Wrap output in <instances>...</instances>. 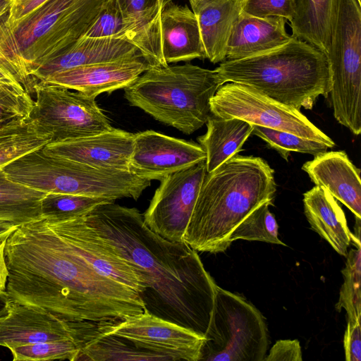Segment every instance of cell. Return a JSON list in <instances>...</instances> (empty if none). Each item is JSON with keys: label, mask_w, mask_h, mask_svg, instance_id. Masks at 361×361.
Returning a JSON list of instances; mask_svg holds the SVG:
<instances>
[{"label": "cell", "mask_w": 361, "mask_h": 361, "mask_svg": "<svg viewBox=\"0 0 361 361\" xmlns=\"http://www.w3.org/2000/svg\"><path fill=\"white\" fill-rule=\"evenodd\" d=\"M138 54H141L138 49L126 40L81 37L60 55L35 69L31 76L42 81L58 72Z\"/></svg>", "instance_id": "obj_23"}, {"label": "cell", "mask_w": 361, "mask_h": 361, "mask_svg": "<svg viewBox=\"0 0 361 361\" xmlns=\"http://www.w3.org/2000/svg\"><path fill=\"white\" fill-rule=\"evenodd\" d=\"M212 114L236 118L253 126L288 132L317 140L329 148L334 142L316 127L300 110L279 103L255 89L235 82L221 85L210 102Z\"/></svg>", "instance_id": "obj_11"}, {"label": "cell", "mask_w": 361, "mask_h": 361, "mask_svg": "<svg viewBox=\"0 0 361 361\" xmlns=\"http://www.w3.org/2000/svg\"><path fill=\"white\" fill-rule=\"evenodd\" d=\"M337 0H295L292 37L327 54L335 24Z\"/></svg>", "instance_id": "obj_26"}, {"label": "cell", "mask_w": 361, "mask_h": 361, "mask_svg": "<svg viewBox=\"0 0 361 361\" xmlns=\"http://www.w3.org/2000/svg\"><path fill=\"white\" fill-rule=\"evenodd\" d=\"M220 83L249 86L288 106L311 109L319 95L331 89L326 55L291 36L282 46L235 60H224L214 70Z\"/></svg>", "instance_id": "obj_4"}, {"label": "cell", "mask_w": 361, "mask_h": 361, "mask_svg": "<svg viewBox=\"0 0 361 361\" xmlns=\"http://www.w3.org/2000/svg\"><path fill=\"white\" fill-rule=\"evenodd\" d=\"M149 68L141 54L58 72L42 80L80 92L90 97L124 89ZM41 81V80H40Z\"/></svg>", "instance_id": "obj_17"}, {"label": "cell", "mask_w": 361, "mask_h": 361, "mask_svg": "<svg viewBox=\"0 0 361 361\" xmlns=\"http://www.w3.org/2000/svg\"><path fill=\"white\" fill-rule=\"evenodd\" d=\"M345 268L342 270L343 283L340 290L337 311H346L348 320H361V249H351L347 254Z\"/></svg>", "instance_id": "obj_33"}, {"label": "cell", "mask_w": 361, "mask_h": 361, "mask_svg": "<svg viewBox=\"0 0 361 361\" xmlns=\"http://www.w3.org/2000/svg\"><path fill=\"white\" fill-rule=\"evenodd\" d=\"M357 1H358L360 4H361V1H360V0H357Z\"/></svg>", "instance_id": "obj_48"}, {"label": "cell", "mask_w": 361, "mask_h": 361, "mask_svg": "<svg viewBox=\"0 0 361 361\" xmlns=\"http://www.w3.org/2000/svg\"><path fill=\"white\" fill-rule=\"evenodd\" d=\"M206 159L200 145L148 130L134 134L129 171L148 180H161Z\"/></svg>", "instance_id": "obj_14"}, {"label": "cell", "mask_w": 361, "mask_h": 361, "mask_svg": "<svg viewBox=\"0 0 361 361\" xmlns=\"http://www.w3.org/2000/svg\"><path fill=\"white\" fill-rule=\"evenodd\" d=\"M148 360L164 361L151 353L135 346L129 341L97 329L84 343L75 361Z\"/></svg>", "instance_id": "obj_29"}, {"label": "cell", "mask_w": 361, "mask_h": 361, "mask_svg": "<svg viewBox=\"0 0 361 361\" xmlns=\"http://www.w3.org/2000/svg\"><path fill=\"white\" fill-rule=\"evenodd\" d=\"M55 220L78 252L98 273L128 287L140 296L146 290L147 281L144 274L102 238L85 216Z\"/></svg>", "instance_id": "obj_15"}, {"label": "cell", "mask_w": 361, "mask_h": 361, "mask_svg": "<svg viewBox=\"0 0 361 361\" xmlns=\"http://www.w3.org/2000/svg\"><path fill=\"white\" fill-rule=\"evenodd\" d=\"M134 134L112 128L98 135L61 142H48V153L98 169L129 171Z\"/></svg>", "instance_id": "obj_18"}, {"label": "cell", "mask_w": 361, "mask_h": 361, "mask_svg": "<svg viewBox=\"0 0 361 361\" xmlns=\"http://www.w3.org/2000/svg\"><path fill=\"white\" fill-rule=\"evenodd\" d=\"M47 0H11L7 18L0 24V35L13 31L28 15Z\"/></svg>", "instance_id": "obj_39"}, {"label": "cell", "mask_w": 361, "mask_h": 361, "mask_svg": "<svg viewBox=\"0 0 361 361\" xmlns=\"http://www.w3.org/2000/svg\"><path fill=\"white\" fill-rule=\"evenodd\" d=\"M82 37L127 41L121 14L113 0H105L97 17Z\"/></svg>", "instance_id": "obj_37"}, {"label": "cell", "mask_w": 361, "mask_h": 361, "mask_svg": "<svg viewBox=\"0 0 361 361\" xmlns=\"http://www.w3.org/2000/svg\"><path fill=\"white\" fill-rule=\"evenodd\" d=\"M33 106L32 93L16 78L0 80V128L29 117Z\"/></svg>", "instance_id": "obj_34"}, {"label": "cell", "mask_w": 361, "mask_h": 361, "mask_svg": "<svg viewBox=\"0 0 361 361\" xmlns=\"http://www.w3.org/2000/svg\"><path fill=\"white\" fill-rule=\"evenodd\" d=\"M206 174L204 160L161 179L142 214L145 224L169 241L185 242L183 236Z\"/></svg>", "instance_id": "obj_13"}, {"label": "cell", "mask_w": 361, "mask_h": 361, "mask_svg": "<svg viewBox=\"0 0 361 361\" xmlns=\"http://www.w3.org/2000/svg\"><path fill=\"white\" fill-rule=\"evenodd\" d=\"M44 147V146H43ZM43 147L1 167L12 180L44 192L137 200L151 181L128 171L94 168L46 152Z\"/></svg>", "instance_id": "obj_6"}, {"label": "cell", "mask_w": 361, "mask_h": 361, "mask_svg": "<svg viewBox=\"0 0 361 361\" xmlns=\"http://www.w3.org/2000/svg\"><path fill=\"white\" fill-rule=\"evenodd\" d=\"M302 169L311 180L324 188L335 199L361 219L360 170L344 151L324 152L305 163Z\"/></svg>", "instance_id": "obj_19"}, {"label": "cell", "mask_w": 361, "mask_h": 361, "mask_svg": "<svg viewBox=\"0 0 361 361\" xmlns=\"http://www.w3.org/2000/svg\"><path fill=\"white\" fill-rule=\"evenodd\" d=\"M286 23L282 17L259 18L240 11L229 35L225 60L258 55L286 44L291 37Z\"/></svg>", "instance_id": "obj_21"}, {"label": "cell", "mask_w": 361, "mask_h": 361, "mask_svg": "<svg viewBox=\"0 0 361 361\" xmlns=\"http://www.w3.org/2000/svg\"><path fill=\"white\" fill-rule=\"evenodd\" d=\"M221 85L214 70L189 63L153 66L124 88V97L154 119L190 135L212 115L210 102Z\"/></svg>", "instance_id": "obj_5"}, {"label": "cell", "mask_w": 361, "mask_h": 361, "mask_svg": "<svg viewBox=\"0 0 361 361\" xmlns=\"http://www.w3.org/2000/svg\"><path fill=\"white\" fill-rule=\"evenodd\" d=\"M46 194L11 180L0 168V220L20 225L40 219Z\"/></svg>", "instance_id": "obj_28"}, {"label": "cell", "mask_w": 361, "mask_h": 361, "mask_svg": "<svg viewBox=\"0 0 361 361\" xmlns=\"http://www.w3.org/2000/svg\"><path fill=\"white\" fill-rule=\"evenodd\" d=\"M16 78L25 83L31 92L34 79L0 47V80Z\"/></svg>", "instance_id": "obj_42"}, {"label": "cell", "mask_w": 361, "mask_h": 361, "mask_svg": "<svg viewBox=\"0 0 361 361\" xmlns=\"http://www.w3.org/2000/svg\"><path fill=\"white\" fill-rule=\"evenodd\" d=\"M336 120L354 135L361 133V4L337 0L335 24L326 55Z\"/></svg>", "instance_id": "obj_8"}, {"label": "cell", "mask_w": 361, "mask_h": 361, "mask_svg": "<svg viewBox=\"0 0 361 361\" xmlns=\"http://www.w3.org/2000/svg\"><path fill=\"white\" fill-rule=\"evenodd\" d=\"M104 1L47 0L13 31L0 35V47L31 75L85 35Z\"/></svg>", "instance_id": "obj_7"}, {"label": "cell", "mask_w": 361, "mask_h": 361, "mask_svg": "<svg viewBox=\"0 0 361 361\" xmlns=\"http://www.w3.org/2000/svg\"><path fill=\"white\" fill-rule=\"evenodd\" d=\"M195 13L206 59L213 63L226 59L232 27L241 11L243 0H188Z\"/></svg>", "instance_id": "obj_24"}, {"label": "cell", "mask_w": 361, "mask_h": 361, "mask_svg": "<svg viewBox=\"0 0 361 361\" xmlns=\"http://www.w3.org/2000/svg\"><path fill=\"white\" fill-rule=\"evenodd\" d=\"M300 342L296 340H279L271 348L264 361H302Z\"/></svg>", "instance_id": "obj_40"}, {"label": "cell", "mask_w": 361, "mask_h": 361, "mask_svg": "<svg viewBox=\"0 0 361 361\" xmlns=\"http://www.w3.org/2000/svg\"><path fill=\"white\" fill-rule=\"evenodd\" d=\"M123 22L126 40L135 45L149 67L166 66L161 50L164 0H113Z\"/></svg>", "instance_id": "obj_20"}, {"label": "cell", "mask_w": 361, "mask_h": 361, "mask_svg": "<svg viewBox=\"0 0 361 361\" xmlns=\"http://www.w3.org/2000/svg\"><path fill=\"white\" fill-rule=\"evenodd\" d=\"M11 0H0V18L9 11Z\"/></svg>", "instance_id": "obj_46"}, {"label": "cell", "mask_w": 361, "mask_h": 361, "mask_svg": "<svg viewBox=\"0 0 361 361\" xmlns=\"http://www.w3.org/2000/svg\"><path fill=\"white\" fill-rule=\"evenodd\" d=\"M112 201L103 197L48 192L41 201V218L66 219L86 216L98 204Z\"/></svg>", "instance_id": "obj_31"}, {"label": "cell", "mask_w": 361, "mask_h": 361, "mask_svg": "<svg viewBox=\"0 0 361 361\" xmlns=\"http://www.w3.org/2000/svg\"><path fill=\"white\" fill-rule=\"evenodd\" d=\"M12 300L6 291H0V320L8 315Z\"/></svg>", "instance_id": "obj_44"}, {"label": "cell", "mask_w": 361, "mask_h": 361, "mask_svg": "<svg viewBox=\"0 0 361 361\" xmlns=\"http://www.w3.org/2000/svg\"><path fill=\"white\" fill-rule=\"evenodd\" d=\"M269 203H264L252 212L234 229L229 242L239 239L262 241L286 246L279 238V226L269 210Z\"/></svg>", "instance_id": "obj_32"}, {"label": "cell", "mask_w": 361, "mask_h": 361, "mask_svg": "<svg viewBox=\"0 0 361 361\" xmlns=\"http://www.w3.org/2000/svg\"><path fill=\"white\" fill-rule=\"evenodd\" d=\"M19 224L14 222L0 220V235L9 231H13L17 228Z\"/></svg>", "instance_id": "obj_45"}, {"label": "cell", "mask_w": 361, "mask_h": 361, "mask_svg": "<svg viewBox=\"0 0 361 361\" xmlns=\"http://www.w3.org/2000/svg\"><path fill=\"white\" fill-rule=\"evenodd\" d=\"M115 201L96 206L85 218L98 235L147 281L140 296L149 312L205 336L217 285L197 252L185 242L152 231L134 207Z\"/></svg>", "instance_id": "obj_2"}, {"label": "cell", "mask_w": 361, "mask_h": 361, "mask_svg": "<svg viewBox=\"0 0 361 361\" xmlns=\"http://www.w3.org/2000/svg\"><path fill=\"white\" fill-rule=\"evenodd\" d=\"M252 134L265 141L270 147L276 150L286 161L288 159L290 152L316 156L327 151L329 148L326 144L317 140L303 138L288 132L259 126H253Z\"/></svg>", "instance_id": "obj_36"}, {"label": "cell", "mask_w": 361, "mask_h": 361, "mask_svg": "<svg viewBox=\"0 0 361 361\" xmlns=\"http://www.w3.org/2000/svg\"><path fill=\"white\" fill-rule=\"evenodd\" d=\"M29 118L49 142H61L111 130L109 118L95 98L58 85L38 80L34 85Z\"/></svg>", "instance_id": "obj_10"}, {"label": "cell", "mask_w": 361, "mask_h": 361, "mask_svg": "<svg viewBox=\"0 0 361 361\" xmlns=\"http://www.w3.org/2000/svg\"><path fill=\"white\" fill-rule=\"evenodd\" d=\"M305 215L312 228L342 256L354 235L336 199L324 188L315 185L303 194Z\"/></svg>", "instance_id": "obj_25"}, {"label": "cell", "mask_w": 361, "mask_h": 361, "mask_svg": "<svg viewBox=\"0 0 361 361\" xmlns=\"http://www.w3.org/2000/svg\"><path fill=\"white\" fill-rule=\"evenodd\" d=\"M172 1V0H164V5L165 6L166 4Z\"/></svg>", "instance_id": "obj_47"}, {"label": "cell", "mask_w": 361, "mask_h": 361, "mask_svg": "<svg viewBox=\"0 0 361 361\" xmlns=\"http://www.w3.org/2000/svg\"><path fill=\"white\" fill-rule=\"evenodd\" d=\"M161 50L167 64L206 59L197 18L187 5L166 4L161 16Z\"/></svg>", "instance_id": "obj_22"}, {"label": "cell", "mask_w": 361, "mask_h": 361, "mask_svg": "<svg viewBox=\"0 0 361 361\" xmlns=\"http://www.w3.org/2000/svg\"><path fill=\"white\" fill-rule=\"evenodd\" d=\"M12 232H6L0 235V291L6 290L8 271L6 262L5 248L6 240Z\"/></svg>", "instance_id": "obj_43"}, {"label": "cell", "mask_w": 361, "mask_h": 361, "mask_svg": "<svg viewBox=\"0 0 361 361\" xmlns=\"http://www.w3.org/2000/svg\"><path fill=\"white\" fill-rule=\"evenodd\" d=\"M87 325V321H65L41 307L12 301L8 315L0 320V345L9 348L68 338L80 347Z\"/></svg>", "instance_id": "obj_16"}, {"label": "cell", "mask_w": 361, "mask_h": 361, "mask_svg": "<svg viewBox=\"0 0 361 361\" xmlns=\"http://www.w3.org/2000/svg\"><path fill=\"white\" fill-rule=\"evenodd\" d=\"M361 320H348L343 346L346 361L361 360Z\"/></svg>", "instance_id": "obj_41"}, {"label": "cell", "mask_w": 361, "mask_h": 361, "mask_svg": "<svg viewBox=\"0 0 361 361\" xmlns=\"http://www.w3.org/2000/svg\"><path fill=\"white\" fill-rule=\"evenodd\" d=\"M50 141L29 117L10 123L0 128V168Z\"/></svg>", "instance_id": "obj_30"}, {"label": "cell", "mask_w": 361, "mask_h": 361, "mask_svg": "<svg viewBox=\"0 0 361 361\" xmlns=\"http://www.w3.org/2000/svg\"><path fill=\"white\" fill-rule=\"evenodd\" d=\"M99 332L126 339L164 361H200L206 338L145 309L138 314L97 322Z\"/></svg>", "instance_id": "obj_12"}, {"label": "cell", "mask_w": 361, "mask_h": 361, "mask_svg": "<svg viewBox=\"0 0 361 361\" xmlns=\"http://www.w3.org/2000/svg\"><path fill=\"white\" fill-rule=\"evenodd\" d=\"M200 360L264 361L269 345L262 313L240 295L217 286Z\"/></svg>", "instance_id": "obj_9"}, {"label": "cell", "mask_w": 361, "mask_h": 361, "mask_svg": "<svg viewBox=\"0 0 361 361\" xmlns=\"http://www.w3.org/2000/svg\"><path fill=\"white\" fill-rule=\"evenodd\" d=\"M5 257L13 302L75 322L120 319L145 308L137 292L92 268L55 219L19 225L6 240Z\"/></svg>", "instance_id": "obj_1"}, {"label": "cell", "mask_w": 361, "mask_h": 361, "mask_svg": "<svg viewBox=\"0 0 361 361\" xmlns=\"http://www.w3.org/2000/svg\"><path fill=\"white\" fill-rule=\"evenodd\" d=\"M206 124V133L197 140L206 154L207 173H210L242 150L253 126L239 118H224L213 114Z\"/></svg>", "instance_id": "obj_27"}, {"label": "cell", "mask_w": 361, "mask_h": 361, "mask_svg": "<svg viewBox=\"0 0 361 361\" xmlns=\"http://www.w3.org/2000/svg\"><path fill=\"white\" fill-rule=\"evenodd\" d=\"M14 361H42L68 360L75 361L80 345L72 339H60L9 348Z\"/></svg>", "instance_id": "obj_35"}, {"label": "cell", "mask_w": 361, "mask_h": 361, "mask_svg": "<svg viewBox=\"0 0 361 361\" xmlns=\"http://www.w3.org/2000/svg\"><path fill=\"white\" fill-rule=\"evenodd\" d=\"M276 192L274 170L260 157L235 155L207 173L183 240L197 252L218 253L234 229Z\"/></svg>", "instance_id": "obj_3"}, {"label": "cell", "mask_w": 361, "mask_h": 361, "mask_svg": "<svg viewBox=\"0 0 361 361\" xmlns=\"http://www.w3.org/2000/svg\"><path fill=\"white\" fill-rule=\"evenodd\" d=\"M294 2L295 0H243L241 12L259 18L282 17L290 22Z\"/></svg>", "instance_id": "obj_38"}]
</instances>
